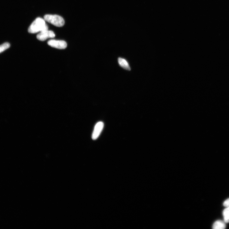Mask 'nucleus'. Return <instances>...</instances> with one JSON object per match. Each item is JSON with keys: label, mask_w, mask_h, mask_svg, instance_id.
Returning a JSON list of instances; mask_svg holds the SVG:
<instances>
[{"label": "nucleus", "mask_w": 229, "mask_h": 229, "mask_svg": "<svg viewBox=\"0 0 229 229\" xmlns=\"http://www.w3.org/2000/svg\"><path fill=\"white\" fill-rule=\"evenodd\" d=\"M55 36L54 32L48 30L41 32L37 36V39L41 41H44L49 38H53Z\"/></svg>", "instance_id": "nucleus-4"}, {"label": "nucleus", "mask_w": 229, "mask_h": 229, "mask_svg": "<svg viewBox=\"0 0 229 229\" xmlns=\"http://www.w3.org/2000/svg\"><path fill=\"white\" fill-rule=\"evenodd\" d=\"M48 30V27L45 20L41 18H38L32 23L28 29L29 33L35 34Z\"/></svg>", "instance_id": "nucleus-1"}, {"label": "nucleus", "mask_w": 229, "mask_h": 229, "mask_svg": "<svg viewBox=\"0 0 229 229\" xmlns=\"http://www.w3.org/2000/svg\"><path fill=\"white\" fill-rule=\"evenodd\" d=\"M10 44L8 43H6L0 45V53L10 47Z\"/></svg>", "instance_id": "nucleus-9"}, {"label": "nucleus", "mask_w": 229, "mask_h": 229, "mask_svg": "<svg viewBox=\"0 0 229 229\" xmlns=\"http://www.w3.org/2000/svg\"><path fill=\"white\" fill-rule=\"evenodd\" d=\"M225 222L222 220L216 221L213 224L212 227L213 229H224L226 227Z\"/></svg>", "instance_id": "nucleus-7"}, {"label": "nucleus", "mask_w": 229, "mask_h": 229, "mask_svg": "<svg viewBox=\"0 0 229 229\" xmlns=\"http://www.w3.org/2000/svg\"><path fill=\"white\" fill-rule=\"evenodd\" d=\"M104 127V123L103 122H99L95 125L92 135V138L95 140L97 139L102 131Z\"/></svg>", "instance_id": "nucleus-5"}, {"label": "nucleus", "mask_w": 229, "mask_h": 229, "mask_svg": "<svg viewBox=\"0 0 229 229\" xmlns=\"http://www.w3.org/2000/svg\"><path fill=\"white\" fill-rule=\"evenodd\" d=\"M223 206L226 207H229V198L226 200L223 203Z\"/></svg>", "instance_id": "nucleus-10"}, {"label": "nucleus", "mask_w": 229, "mask_h": 229, "mask_svg": "<svg viewBox=\"0 0 229 229\" xmlns=\"http://www.w3.org/2000/svg\"><path fill=\"white\" fill-rule=\"evenodd\" d=\"M48 44L51 47L59 49H65L67 47V43L65 41L51 40L47 42Z\"/></svg>", "instance_id": "nucleus-3"}, {"label": "nucleus", "mask_w": 229, "mask_h": 229, "mask_svg": "<svg viewBox=\"0 0 229 229\" xmlns=\"http://www.w3.org/2000/svg\"><path fill=\"white\" fill-rule=\"evenodd\" d=\"M224 221L226 223L229 222V207H226L223 212Z\"/></svg>", "instance_id": "nucleus-8"}, {"label": "nucleus", "mask_w": 229, "mask_h": 229, "mask_svg": "<svg viewBox=\"0 0 229 229\" xmlns=\"http://www.w3.org/2000/svg\"><path fill=\"white\" fill-rule=\"evenodd\" d=\"M44 19L57 27H62L65 24V21L63 18L56 15H46L44 16Z\"/></svg>", "instance_id": "nucleus-2"}, {"label": "nucleus", "mask_w": 229, "mask_h": 229, "mask_svg": "<svg viewBox=\"0 0 229 229\" xmlns=\"http://www.w3.org/2000/svg\"><path fill=\"white\" fill-rule=\"evenodd\" d=\"M119 65L127 70H131V69L128 62L125 59L119 57L118 59Z\"/></svg>", "instance_id": "nucleus-6"}]
</instances>
